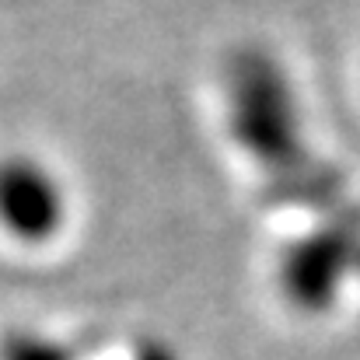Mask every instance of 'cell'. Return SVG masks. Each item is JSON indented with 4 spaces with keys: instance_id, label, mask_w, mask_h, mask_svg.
<instances>
[{
    "instance_id": "6da1fadb",
    "label": "cell",
    "mask_w": 360,
    "mask_h": 360,
    "mask_svg": "<svg viewBox=\"0 0 360 360\" xmlns=\"http://www.w3.org/2000/svg\"><path fill=\"white\" fill-rule=\"evenodd\" d=\"M70 203L60 175L35 154H0V238L42 248L67 224Z\"/></svg>"
},
{
    "instance_id": "3957f363",
    "label": "cell",
    "mask_w": 360,
    "mask_h": 360,
    "mask_svg": "<svg viewBox=\"0 0 360 360\" xmlns=\"http://www.w3.org/2000/svg\"><path fill=\"white\" fill-rule=\"evenodd\" d=\"M140 360H168V357H165V354L158 350V354H143V357H140Z\"/></svg>"
},
{
    "instance_id": "7a4b0ae2",
    "label": "cell",
    "mask_w": 360,
    "mask_h": 360,
    "mask_svg": "<svg viewBox=\"0 0 360 360\" xmlns=\"http://www.w3.org/2000/svg\"><path fill=\"white\" fill-rule=\"evenodd\" d=\"M0 360H67V350L39 333H14L4 340Z\"/></svg>"
}]
</instances>
